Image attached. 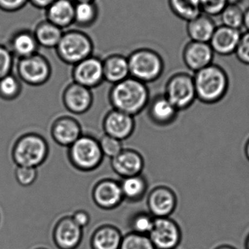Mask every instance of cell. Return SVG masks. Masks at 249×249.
Returning a JSON list of instances; mask_svg holds the SVG:
<instances>
[{
  "mask_svg": "<svg viewBox=\"0 0 249 249\" xmlns=\"http://www.w3.org/2000/svg\"><path fill=\"white\" fill-rule=\"evenodd\" d=\"M114 109L131 116L140 113L149 102V91L146 83L129 77L114 84L111 91Z\"/></svg>",
  "mask_w": 249,
  "mask_h": 249,
  "instance_id": "1",
  "label": "cell"
},
{
  "mask_svg": "<svg viewBox=\"0 0 249 249\" xmlns=\"http://www.w3.org/2000/svg\"><path fill=\"white\" fill-rule=\"evenodd\" d=\"M193 77L197 99L202 103H217L228 93L229 78L220 66L211 64L195 72Z\"/></svg>",
  "mask_w": 249,
  "mask_h": 249,
  "instance_id": "2",
  "label": "cell"
},
{
  "mask_svg": "<svg viewBox=\"0 0 249 249\" xmlns=\"http://www.w3.org/2000/svg\"><path fill=\"white\" fill-rule=\"evenodd\" d=\"M55 50L63 62L76 65L92 56L94 43L87 34L78 29H71L64 32Z\"/></svg>",
  "mask_w": 249,
  "mask_h": 249,
  "instance_id": "3",
  "label": "cell"
},
{
  "mask_svg": "<svg viewBox=\"0 0 249 249\" xmlns=\"http://www.w3.org/2000/svg\"><path fill=\"white\" fill-rule=\"evenodd\" d=\"M130 77L144 83L159 79L164 71L163 59L153 50L139 48L127 57Z\"/></svg>",
  "mask_w": 249,
  "mask_h": 249,
  "instance_id": "4",
  "label": "cell"
},
{
  "mask_svg": "<svg viewBox=\"0 0 249 249\" xmlns=\"http://www.w3.org/2000/svg\"><path fill=\"white\" fill-rule=\"evenodd\" d=\"M47 142L39 135L29 133L19 138L13 149V158L18 166L37 168L46 159Z\"/></svg>",
  "mask_w": 249,
  "mask_h": 249,
  "instance_id": "5",
  "label": "cell"
},
{
  "mask_svg": "<svg viewBox=\"0 0 249 249\" xmlns=\"http://www.w3.org/2000/svg\"><path fill=\"white\" fill-rule=\"evenodd\" d=\"M69 157L77 169L89 171L100 165L103 154L96 139L91 136H81L70 146Z\"/></svg>",
  "mask_w": 249,
  "mask_h": 249,
  "instance_id": "6",
  "label": "cell"
},
{
  "mask_svg": "<svg viewBox=\"0 0 249 249\" xmlns=\"http://www.w3.org/2000/svg\"><path fill=\"white\" fill-rule=\"evenodd\" d=\"M164 95L178 112L188 109L197 99L194 77L184 72L173 74L167 83Z\"/></svg>",
  "mask_w": 249,
  "mask_h": 249,
  "instance_id": "7",
  "label": "cell"
},
{
  "mask_svg": "<svg viewBox=\"0 0 249 249\" xmlns=\"http://www.w3.org/2000/svg\"><path fill=\"white\" fill-rule=\"evenodd\" d=\"M149 237L155 249H176L182 241V231L171 217L155 218Z\"/></svg>",
  "mask_w": 249,
  "mask_h": 249,
  "instance_id": "8",
  "label": "cell"
},
{
  "mask_svg": "<svg viewBox=\"0 0 249 249\" xmlns=\"http://www.w3.org/2000/svg\"><path fill=\"white\" fill-rule=\"evenodd\" d=\"M19 77L30 86H41L48 81L51 76L49 61L39 53L26 58H19L17 64Z\"/></svg>",
  "mask_w": 249,
  "mask_h": 249,
  "instance_id": "9",
  "label": "cell"
},
{
  "mask_svg": "<svg viewBox=\"0 0 249 249\" xmlns=\"http://www.w3.org/2000/svg\"><path fill=\"white\" fill-rule=\"evenodd\" d=\"M177 204L176 194L167 186L155 187L148 196V209L154 218L171 217L176 209Z\"/></svg>",
  "mask_w": 249,
  "mask_h": 249,
  "instance_id": "10",
  "label": "cell"
},
{
  "mask_svg": "<svg viewBox=\"0 0 249 249\" xmlns=\"http://www.w3.org/2000/svg\"><path fill=\"white\" fill-rule=\"evenodd\" d=\"M73 75L75 83L80 86L96 87L104 80L103 61L92 55L74 65Z\"/></svg>",
  "mask_w": 249,
  "mask_h": 249,
  "instance_id": "11",
  "label": "cell"
},
{
  "mask_svg": "<svg viewBox=\"0 0 249 249\" xmlns=\"http://www.w3.org/2000/svg\"><path fill=\"white\" fill-rule=\"evenodd\" d=\"M83 238V229L75 223L72 216L57 221L53 231V240L58 249H76Z\"/></svg>",
  "mask_w": 249,
  "mask_h": 249,
  "instance_id": "12",
  "label": "cell"
},
{
  "mask_svg": "<svg viewBox=\"0 0 249 249\" xmlns=\"http://www.w3.org/2000/svg\"><path fill=\"white\" fill-rule=\"evenodd\" d=\"M214 52L209 43L189 42L183 51V60L187 68L194 72L213 64Z\"/></svg>",
  "mask_w": 249,
  "mask_h": 249,
  "instance_id": "13",
  "label": "cell"
},
{
  "mask_svg": "<svg viewBox=\"0 0 249 249\" xmlns=\"http://www.w3.org/2000/svg\"><path fill=\"white\" fill-rule=\"evenodd\" d=\"M95 204L104 210H112L124 200L119 183L114 180H103L95 185L92 193Z\"/></svg>",
  "mask_w": 249,
  "mask_h": 249,
  "instance_id": "14",
  "label": "cell"
},
{
  "mask_svg": "<svg viewBox=\"0 0 249 249\" xmlns=\"http://www.w3.org/2000/svg\"><path fill=\"white\" fill-rule=\"evenodd\" d=\"M241 34L238 29L221 25L216 27L209 43L214 53L228 56L235 54Z\"/></svg>",
  "mask_w": 249,
  "mask_h": 249,
  "instance_id": "15",
  "label": "cell"
},
{
  "mask_svg": "<svg viewBox=\"0 0 249 249\" xmlns=\"http://www.w3.org/2000/svg\"><path fill=\"white\" fill-rule=\"evenodd\" d=\"M103 125L106 135L122 141L134 131V121L133 116L114 109L105 117Z\"/></svg>",
  "mask_w": 249,
  "mask_h": 249,
  "instance_id": "16",
  "label": "cell"
},
{
  "mask_svg": "<svg viewBox=\"0 0 249 249\" xmlns=\"http://www.w3.org/2000/svg\"><path fill=\"white\" fill-rule=\"evenodd\" d=\"M63 101L70 112L80 115L90 109L93 97L90 89L74 83L66 89Z\"/></svg>",
  "mask_w": 249,
  "mask_h": 249,
  "instance_id": "17",
  "label": "cell"
},
{
  "mask_svg": "<svg viewBox=\"0 0 249 249\" xmlns=\"http://www.w3.org/2000/svg\"><path fill=\"white\" fill-rule=\"evenodd\" d=\"M113 169L118 175L126 177L140 175L144 168V160L137 151L123 149L115 158H113Z\"/></svg>",
  "mask_w": 249,
  "mask_h": 249,
  "instance_id": "18",
  "label": "cell"
},
{
  "mask_svg": "<svg viewBox=\"0 0 249 249\" xmlns=\"http://www.w3.org/2000/svg\"><path fill=\"white\" fill-rule=\"evenodd\" d=\"M75 5L73 0H56L45 11V19L65 30L74 24Z\"/></svg>",
  "mask_w": 249,
  "mask_h": 249,
  "instance_id": "19",
  "label": "cell"
},
{
  "mask_svg": "<svg viewBox=\"0 0 249 249\" xmlns=\"http://www.w3.org/2000/svg\"><path fill=\"white\" fill-rule=\"evenodd\" d=\"M51 134L58 144L70 146L81 136V127L76 120L64 117L54 122Z\"/></svg>",
  "mask_w": 249,
  "mask_h": 249,
  "instance_id": "20",
  "label": "cell"
},
{
  "mask_svg": "<svg viewBox=\"0 0 249 249\" xmlns=\"http://www.w3.org/2000/svg\"><path fill=\"white\" fill-rule=\"evenodd\" d=\"M8 48L13 56L26 58L37 53L39 45L32 31L22 29L15 32L9 40Z\"/></svg>",
  "mask_w": 249,
  "mask_h": 249,
  "instance_id": "21",
  "label": "cell"
},
{
  "mask_svg": "<svg viewBox=\"0 0 249 249\" xmlns=\"http://www.w3.org/2000/svg\"><path fill=\"white\" fill-rule=\"evenodd\" d=\"M123 235L118 228L103 225L94 231L90 240L92 249H119Z\"/></svg>",
  "mask_w": 249,
  "mask_h": 249,
  "instance_id": "22",
  "label": "cell"
},
{
  "mask_svg": "<svg viewBox=\"0 0 249 249\" xmlns=\"http://www.w3.org/2000/svg\"><path fill=\"white\" fill-rule=\"evenodd\" d=\"M216 27L214 20L211 16L201 13L187 22V35L191 41L209 43Z\"/></svg>",
  "mask_w": 249,
  "mask_h": 249,
  "instance_id": "23",
  "label": "cell"
},
{
  "mask_svg": "<svg viewBox=\"0 0 249 249\" xmlns=\"http://www.w3.org/2000/svg\"><path fill=\"white\" fill-rule=\"evenodd\" d=\"M178 110L165 97V95L156 96L150 104L149 114L151 119L159 125L172 124L178 116Z\"/></svg>",
  "mask_w": 249,
  "mask_h": 249,
  "instance_id": "24",
  "label": "cell"
},
{
  "mask_svg": "<svg viewBox=\"0 0 249 249\" xmlns=\"http://www.w3.org/2000/svg\"><path fill=\"white\" fill-rule=\"evenodd\" d=\"M104 80L116 84L130 77L128 58L120 54H113L103 61Z\"/></svg>",
  "mask_w": 249,
  "mask_h": 249,
  "instance_id": "25",
  "label": "cell"
},
{
  "mask_svg": "<svg viewBox=\"0 0 249 249\" xmlns=\"http://www.w3.org/2000/svg\"><path fill=\"white\" fill-rule=\"evenodd\" d=\"M64 32L63 29L53 24L46 19L39 21L33 31L39 46L47 49H55L59 43Z\"/></svg>",
  "mask_w": 249,
  "mask_h": 249,
  "instance_id": "26",
  "label": "cell"
},
{
  "mask_svg": "<svg viewBox=\"0 0 249 249\" xmlns=\"http://www.w3.org/2000/svg\"><path fill=\"white\" fill-rule=\"evenodd\" d=\"M120 186L124 198L132 202L141 200L147 190V182L140 175L123 178Z\"/></svg>",
  "mask_w": 249,
  "mask_h": 249,
  "instance_id": "27",
  "label": "cell"
},
{
  "mask_svg": "<svg viewBox=\"0 0 249 249\" xmlns=\"http://www.w3.org/2000/svg\"><path fill=\"white\" fill-rule=\"evenodd\" d=\"M99 16V9L96 1L77 2L75 5L74 24L80 28L93 26Z\"/></svg>",
  "mask_w": 249,
  "mask_h": 249,
  "instance_id": "28",
  "label": "cell"
},
{
  "mask_svg": "<svg viewBox=\"0 0 249 249\" xmlns=\"http://www.w3.org/2000/svg\"><path fill=\"white\" fill-rule=\"evenodd\" d=\"M168 4L175 16L187 22L202 13L200 0H168Z\"/></svg>",
  "mask_w": 249,
  "mask_h": 249,
  "instance_id": "29",
  "label": "cell"
},
{
  "mask_svg": "<svg viewBox=\"0 0 249 249\" xmlns=\"http://www.w3.org/2000/svg\"><path fill=\"white\" fill-rule=\"evenodd\" d=\"M244 14L239 4H228L220 14L222 25L240 30L244 24Z\"/></svg>",
  "mask_w": 249,
  "mask_h": 249,
  "instance_id": "30",
  "label": "cell"
},
{
  "mask_svg": "<svg viewBox=\"0 0 249 249\" xmlns=\"http://www.w3.org/2000/svg\"><path fill=\"white\" fill-rule=\"evenodd\" d=\"M119 249H155L149 235L130 232L123 236Z\"/></svg>",
  "mask_w": 249,
  "mask_h": 249,
  "instance_id": "31",
  "label": "cell"
},
{
  "mask_svg": "<svg viewBox=\"0 0 249 249\" xmlns=\"http://www.w3.org/2000/svg\"><path fill=\"white\" fill-rule=\"evenodd\" d=\"M154 219L155 218L150 213H137L131 219V232L149 235L153 228Z\"/></svg>",
  "mask_w": 249,
  "mask_h": 249,
  "instance_id": "32",
  "label": "cell"
},
{
  "mask_svg": "<svg viewBox=\"0 0 249 249\" xmlns=\"http://www.w3.org/2000/svg\"><path fill=\"white\" fill-rule=\"evenodd\" d=\"M20 85L19 80L10 74L0 80V97L5 100H12L19 96Z\"/></svg>",
  "mask_w": 249,
  "mask_h": 249,
  "instance_id": "33",
  "label": "cell"
},
{
  "mask_svg": "<svg viewBox=\"0 0 249 249\" xmlns=\"http://www.w3.org/2000/svg\"><path fill=\"white\" fill-rule=\"evenodd\" d=\"M102 154L111 159L115 158L123 150L121 141L105 135L99 142Z\"/></svg>",
  "mask_w": 249,
  "mask_h": 249,
  "instance_id": "34",
  "label": "cell"
},
{
  "mask_svg": "<svg viewBox=\"0 0 249 249\" xmlns=\"http://www.w3.org/2000/svg\"><path fill=\"white\" fill-rule=\"evenodd\" d=\"M202 13L207 16H220L224 9L228 5L227 0H200Z\"/></svg>",
  "mask_w": 249,
  "mask_h": 249,
  "instance_id": "35",
  "label": "cell"
},
{
  "mask_svg": "<svg viewBox=\"0 0 249 249\" xmlns=\"http://www.w3.org/2000/svg\"><path fill=\"white\" fill-rule=\"evenodd\" d=\"M16 180L20 185L27 187L32 185L38 177L36 168L32 167L18 166L16 172Z\"/></svg>",
  "mask_w": 249,
  "mask_h": 249,
  "instance_id": "36",
  "label": "cell"
},
{
  "mask_svg": "<svg viewBox=\"0 0 249 249\" xmlns=\"http://www.w3.org/2000/svg\"><path fill=\"white\" fill-rule=\"evenodd\" d=\"M13 55L8 47L0 44V80L11 72Z\"/></svg>",
  "mask_w": 249,
  "mask_h": 249,
  "instance_id": "37",
  "label": "cell"
},
{
  "mask_svg": "<svg viewBox=\"0 0 249 249\" xmlns=\"http://www.w3.org/2000/svg\"><path fill=\"white\" fill-rule=\"evenodd\" d=\"M240 62L249 65V32L241 34L239 43L235 53Z\"/></svg>",
  "mask_w": 249,
  "mask_h": 249,
  "instance_id": "38",
  "label": "cell"
},
{
  "mask_svg": "<svg viewBox=\"0 0 249 249\" xmlns=\"http://www.w3.org/2000/svg\"><path fill=\"white\" fill-rule=\"evenodd\" d=\"M29 0H0V10L6 13H14L23 9Z\"/></svg>",
  "mask_w": 249,
  "mask_h": 249,
  "instance_id": "39",
  "label": "cell"
},
{
  "mask_svg": "<svg viewBox=\"0 0 249 249\" xmlns=\"http://www.w3.org/2000/svg\"><path fill=\"white\" fill-rule=\"evenodd\" d=\"M72 219L76 225H78L80 228L83 229L86 228L90 223L91 218L89 213L83 210H78L75 212L72 216Z\"/></svg>",
  "mask_w": 249,
  "mask_h": 249,
  "instance_id": "40",
  "label": "cell"
},
{
  "mask_svg": "<svg viewBox=\"0 0 249 249\" xmlns=\"http://www.w3.org/2000/svg\"><path fill=\"white\" fill-rule=\"evenodd\" d=\"M55 1L56 0H29V3L35 8L45 10Z\"/></svg>",
  "mask_w": 249,
  "mask_h": 249,
  "instance_id": "41",
  "label": "cell"
},
{
  "mask_svg": "<svg viewBox=\"0 0 249 249\" xmlns=\"http://www.w3.org/2000/svg\"><path fill=\"white\" fill-rule=\"evenodd\" d=\"M243 26L249 32V7L244 10V24Z\"/></svg>",
  "mask_w": 249,
  "mask_h": 249,
  "instance_id": "42",
  "label": "cell"
},
{
  "mask_svg": "<svg viewBox=\"0 0 249 249\" xmlns=\"http://www.w3.org/2000/svg\"><path fill=\"white\" fill-rule=\"evenodd\" d=\"M214 249H235V247H232L230 245H226V244H224V245L219 246V247H216Z\"/></svg>",
  "mask_w": 249,
  "mask_h": 249,
  "instance_id": "43",
  "label": "cell"
},
{
  "mask_svg": "<svg viewBox=\"0 0 249 249\" xmlns=\"http://www.w3.org/2000/svg\"><path fill=\"white\" fill-rule=\"evenodd\" d=\"M245 155L247 156V159L249 161V139L247 141L245 145Z\"/></svg>",
  "mask_w": 249,
  "mask_h": 249,
  "instance_id": "44",
  "label": "cell"
},
{
  "mask_svg": "<svg viewBox=\"0 0 249 249\" xmlns=\"http://www.w3.org/2000/svg\"><path fill=\"white\" fill-rule=\"evenodd\" d=\"M227 1H228V4H239V3H241L242 0H227Z\"/></svg>",
  "mask_w": 249,
  "mask_h": 249,
  "instance_id": "45",
  "label": "cell"
},
{
  "mask_svg": "<svg viewBox=\"0 0 249 249\" xmlns=\"http://www.w3.org/2000/svg\"><path fill=\"white\" fill-rule=\"evenodd\" d=\"M75 3L77 2H86V1H89V2H93V1H96V0H73Z\"/></svg>",
  "mask_w": 249,
  "mask_h": 249,
  "instance_id": "46",
  "label": "cell"
},
{
  "mask_svg": "<svg viewBox=\"0 0 249 249\" xmlns=\"http://www.w3.org/2000/svg\"><path fill=\"white\" fill-rule=\"evenodd\" d=\"M245 248L246 249H249V234L248 236H247V239H246Z\"/></svg>",
  "mask_w": 249,
  "mask_h": 249,
  "instance_id": "47",
  "label": "cell"
},
{
  "mask_svg": "<svg viewBox=\"0 0 249 249\" xmlns=\"http://www.w3.org/2000/svg\"><path fill=\"white\" fill-rule=\"evenodd\" d=\"M35 249H48L44 248V247H38V248H36Z\"/></svg>",
  "mask_w": 249,
  "mask_h": 249,
  "instance_id": "48",
  "label": "cell"
}]
</instances>
